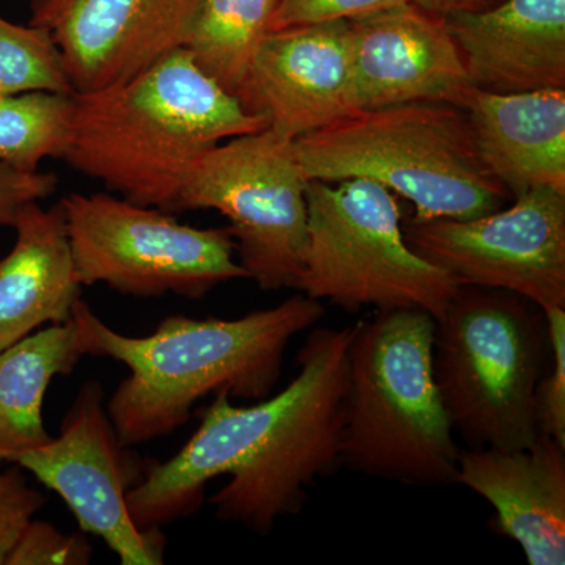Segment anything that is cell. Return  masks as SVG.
<instances>
[{
	"instance_id": "cell-17",
	"label": "cell",
	"mask_w": 565,
	"mask_h": 565,
	"mask_svg": "<svg viewBox=\"0 0 565 565\" xmlns=\"http://www.w3.org/2000/svg\"><path fill=\"white\" fill-rule=\"evenodd\" d=\"M465 110L486 169L512 199L533 189L565 192V90L476 88Z\"/></svg>"
},
{
	"instance_id": "cell-5",
	"label": "cell",
	"mask_w": 565,
	"mask_h": 565,
	"mask_svg": "<svg viewBox=\"0 0 565 565\" xmlns=\"http://www.w3.org/2000/svg\"><path fill=\"white\" fill-rule=\"evenodd\" d=\"M548 363L544 311L516 294L459 286L435 321V382L470 449H525L541 437L535 392Z\"/></svg>"
},
{
	"instance_id": "cell-7",
	"label": "cell",
	"mask_w": 565,
	"mask_h": 565,
	"mask_svg": "<svg viewBox=\"0 0 565 565\" xmlns=\"http://www.w3.org/2000/svg\"><path fill=\"white\" fill-rule=\"evenodd\" d=\"M353 329H316L297 355L299 374L275 394L250 456L210 498L215 519L269 534L299 514L308 489L341 467Z\"/></svg>"
},
{
	"instance_id": "cell-28",
	"label": "cell",
	"mask_w": 565,
	"mask_h": 565,
	"mask_svg": "<svg viewBox=\"0 0 565 565\" xmlns=\"http://www.w3.org/2000/svg\"><path fill=\"white\" fill-rule=\"evenodd\" d=\"M411 2L424 11L446 18L456 13L490 9L501 0H411Z\"/></svg>"
},
{
	"instance_id": "cell-21",
	"label": "cell",
	"mask_w": 565,
	"mask_h": 565,
	"mask_svg": "<svg viewBox=\"0 0 565 565\" xmlns=\"http://www.w3.org/2000/svg\"><path fill=\"white\" fill-rule=\"evenodd\" d=\"M74 93L25 92L0 96V162L39 172L62 159L73 131Z\"/></svg>"
},
{
	"instance_id": "cell-12",
	"label": "cell",
	"mask_w": 565,
	"mask_h": 565,
	"mask_svg": "<svg viewBox=\"0 0 565 565\" xmlns=\"http://www.w3.org/2000/svg\"><path fill=\"white\" fill-rule=\"evenodd\" d=\"M200 0H35L74 93L120 85L184 50Z\"/></svg>"
},
{
	"instance_id": "cell-20",
	"label": "cell",
	"mask_w": 565,
	"mask_h": 565,
	"mask_svg": "<svg viewBox=\"0 0 565 565\" xmlns=\"http://www.w3.org/2000/svg\"><path fill=\"white\" fill-rule=\"evenodd\" d=\"M280 0H200L184 50L223 90L239 99L253 58Z\"/></svg>"
},
{
	"instance_id": "cell-1",
	"label": "cell",
	"mask_w": 565,
	"mask_h": 565,
	"mask_svg": "<svg viewBox=\"0 0 565 565\" xmlns=\"http://www.w3.org/2000/svg\"><path fill=\"white\" fill-rule=\"evenodd\" d=\"M323 315L319 300L297 292L237 319L169 316L154 332L137 338L110 329L81 299L73 322L85 355L111 359L129 370L106 408L121 445L132 448L172 435L211 394L269 397L292 338Z\"/></svg>"
},
{
	"instance_id": "cell-10",
	"label": "cell",
	"mask_w": 565,
	"mask_h": 565,
	"mask_svg": "<svg viewBox=\"0 0 565 565\" xmlns=\"http://www.w3.org/2000/svg\"><path fill=\"white\" fill-rule=\"evenodd\" d=\"M408 247L460 286L565 308V192L533 189L481 217L403 223Z\"/></svg>"
},
{
	"instance_id": "cell-27",
	"label": "cell",
	"mask_w": 565,
	"mask_h": 565,
	"mask_svg": "<svg viewBox=\"0 0 565 565\" xmlns=\"http://www.w3.org/2000/svg\"><path fill=\"white\" fill-rule=\"evenodd\" d=\"M57 188L54 173L21 172L0 162V226H13L22 207L50 199Z\"/></svg>"
},
{
	"instance_id": "cell-3",
	"label": "cell",
	"mask_w": 565,
	"mask_h": 565,
	"mask_svg": "<svg viewBox=\"0 0 565 565\" xmlns=\"http://www.w3.org/2000/svg\"><path fill=\"white\" fill-rule=\"evenodd\" d=\"M435 319L377 311L353 326L341 467L407 486L456 484L459 448L434 377Z\"/></svg>"
},
{
	"instance_id": "cell-13",
	"label": "cell",
	"mask_w": 565,
	"mask_h": 565,
	"mask_svg": "<svg viewBox=\"0 0 565 565\" xmlns=\"http://www.w3.org/2000/svg\"><path fill=\"white\" fill-rule=\"evenodd\" d=\"M239 102L291 140L359 110L349 21L270 32L253 58Z\"/></svg>"
},
{
	"instance_id": "cell-22",
	"label": "cell",
	"mask_w": 565,
	"mask_h": 565,
	"mask_svg": "<svg viewBox=\"0 0 565 565\" xmlns=\"http://www.w3.org/2000/svg\"><path fill=\"white\" fill-rule=\"evenodd\" d=\"M25 92L74 93L51 33L0 18V96Z\"/></svg>"
},
{
	"instance_id": "cell-23",
	"label": "cell",
	"mask_w": 565,
	"mask_h": 565,
	"mask_svg": "<svg viewBox=\"0 0 565 565\" xmlns=\"http://www.w3.org/2000/svg\"><path fill=\"white\" fill-rule=\"evenodd\" d=\"M544 311L550 337V363L535 392L541 435L565 446V308Z\"/></svg>"
},
{
	"instance_id": "cell-26",
	"label": "cell",
	"mask_w": 565,
	"mask_h": 565,
	"mask_svg": "<svg viewBox=\"0 0 565 565\" xmlns=\"http://www.w3.org/2000/svg\"><path fill=\"white\" fill-rule=\"evenodd\" d=\"M405 2L411 0H280L270 32L316 22L359 20Z\"/></svg>"
},
{
	"instance_id": "cell-2",
	"label": "cell",
	"mask_w": 565,
	"mask_h": 565,
	"mask_svg": "<svg viewBox=\"0 0 565 565\" xmlns=\"http://www.w3.org/2000/svg\"><path fill=\"white\" fill-rule=\"evenodd\" d=\"M267 128L180 50L120 85L74 93L63 161L129 202L174 212L204 151Z\"/></svg>"
},
{
	"instance_id": "cell-4",
	"label": "cell",
	"mask_w": 565,
	"mask_h": 565,
	"mask_svg": "<svg viewBox=\"0 0 565 565\" xmlns=\"http://www.w3.org/2000/svg\"><path fill=\"white\" fill-rule=\"evenodd\" d=\"M294 143L308 181L379 182L414 204L416 221H465L512 202L479 156L467 110L452 104L356 110Z\"/></svg>"
},
{
	"instance_id": "cell-19",
	"label": "cell",
	"mask_w": 565,
	"mask_h": 565,
	"mask_svg": "<svg viewBox=\"0 0 565 565\" xmlns=\"http://www.w3.org/2000/svg\"><path fill=\"white\" fill-rule=\"evenodd\" d=\"M85 356L73 318L36 330L0 352V460L50 444L43 404L55 377L73 374Z\"/></svg>"
},
{
	"instance_id": "cell-16",
	"label": "cell",
	"mask_w": 565,
	"mask_h": 565,
	"mask_svg": "<svg viewBox=\"0 0 565 565\" xmlns=\"http://www.w3.org/2000/svg\"><path fill=\"white\" fill-rule=\"evenodd\" d=\"M445 20L479 90H565V0H501Z\"/></svg>"
},
{
	"instance_id": "cell-9",
	"label": "cell",
	"mask_w": 565,
	"mask_h": 565,
	"mask_svg": "<svg viewBox=\"0 0 565 565\" xmlns=\"http://www.w3.org/2000/svg\"><path fill=\"white\" fill-rule=\"evenodd\" d=\"M307 188L294 140L264 128L204 151L174 212H221L248 280L263 291L294 289L307 248Z\"/></svg>"
},
{
	"instance_id": "cell-6",
	"label": "cell",
	"mask_w": 565,
	"mask_h": 565,
	"mask_svg": "<svg viewBox=\"0 0 565 565\" xmlns=\"http://www.w3.org/2000/svg\"><path fill=\"white\" fill-rule=\"evenodd\" d=\"M307 248L297 292L349 313L423 310L441 318L459 289L404 237L394 193L363 178L308 181Z\"/></svg>"
},
{
	"instance_id": "cell-15",
	"label": "cell",
	"mask_w": 565,
	"mask_h": 565,
	"mask_svg": "<svg viewBox=\"0 0 565 565\" xmlns=\"http://www.w3.org/2000/svg\"><path fill=\"white\" fill-rule=\"evenodd\" d=\"M456 484L489 501L527 564H565V446L541 435L525 449H462Z\"/></svg>"
},
{
	"instance_id": "cell-14",
	"label": "cell",
	"mask_w": 565,
	"mask_h": 565,
	"mask_svg": "<svg viewBox=\"0 0 565 565\" xmlns=\"http://www.w3.org/2000/svg\"><path fill=\"white\" fill-rule=\"evenodd\" d=\"M356 107L433 102L467 107L476 87L444 17L405 2L349 21Z\"/></svg>"
},
{
	"instance_id": "cell-24",
	"label": "cell",
	"mask_w": 565,
	"mask_h": 565,
	"mask_svg": "<svg viewBox=\"0 0 565 565\" xmlns=\"http://www.w3.org/2000/svg\"><path fill=\"white\" fill-rule=\"evenodd\" d=\"M92 557L93 548L84 534H65L33 519L11 550L7 565H85Z\"/></svg>"
},
{
	"instance_id": "cell-11",
	"label": "cell",
	"mask_w": 565,
	"mask_h": 565,
	"mask_svg": "<svg viewBox=\"0 0 565 565\" xmlns=\"http://www.w3.org/2000/svg\"><path fill=\"white\" fill-rule=\"evenodd\" d=\"M14 463L57 493L82 533L103 539L120 564L166 563L167 537L161 527L141 530L126 503L129 490L143 478L148 460L121 445L98 381L81 386L57 437L24 452Z\"/></svg>"
},
{
	"instance_id": "cell-29",
	"label": "cell",
	"mask_w": 565,
	"mask_h": 565,
	"mask_svg": "<svg viewBox=\"0 0 565 565\" xmlns=\"http://www.w3.org/2000/svg\"><path fill=\"white\" fill-rule=\"evenodd\" d=\"M32 2H35V0H32Z\"/></svg>"
},
{
	"instance_id": "cell-18",
	"label": "cell",
	"mask_w": 565,
	"mask_h": 565,
	"mask_svg": "<svg viewBox=\"0 0 565 565\" xmlns=\"http://www.w3.org/2000/svg\"><path fill=\"white\" fill-rule=\"evenodd\" d=\"M13 248L0 258V352L43 329L65 323L82 299L61 202L22 207L11 226Z\"/></svg>"
},
{
	"instance_id": "cell-8",
	"label": "cell",
	"mask_w": 565,
	"mask_h": 565,
	"mask_svg": "<svg viewBox=\"0 0 565 565\" xmlns=\"http://www.w3.org/2000/svg\"><path fill=\"white\" fill-rule=\"evenodd\" d=\"M61 204L82 286L199 300L223 282L248 280L228 228L182 225L170 212L110 193H70Z\"/></svg>"
},
{
	"instance_id": "cell-25",
	"label": "cell",
	"mask_w": 565,
	"mask_h": 565,
	"mask_svg": "<svg viewBox=\"0 0 565 565\" xmlns=\"http://www.w3.org/2000/svg\"><path fill=\"white\" fill-rule=\"evenodd\" d=\"M3 463L0 460V565H7L25 526L46 504V497L29 484L24 468L18 463L3 468Z\"/></svg>"
}]
</instances>
